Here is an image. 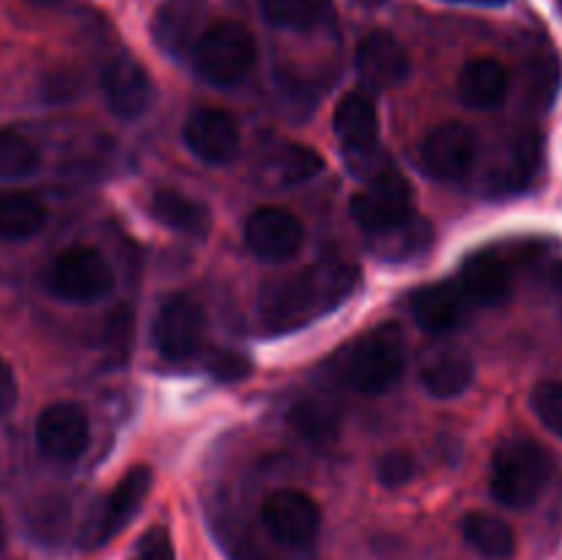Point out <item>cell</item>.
<instances>
[{
  "label": "cell",
  "mask_w": 562,
  "mask_h": 560,
  "mask_svg": "<svg viewBox=\"0 0 562 560\" xmlns=\"http://www.w3.org/2000/svg\"><path fill=\"white\" fill-rule=\"evenodd\" d=\"M357 283L360 272L355 264L340 258H318L311 267L263 285L258 296V316L272 333L305 327L349 300Z\"/></svg>",
  "instance_id": "6da1fadb"
},
{
  "label": "cell",
  "mask_w": 562,
  "mask_h": 560,
  "mask_svg": "<svg viewBox=\"0 0 562 560\" xmlns=\"http://www.w3.org/2000/svg\"><path fill=\"white\" fill-rule=\"evenodd\" d=\"M552 478V456L525 437L508 439L492 459V494L505 508L525 511L541 500Z\"/></svg>",
  "instance_id": "7a4b0ae2"
},
{
  "label": "cell",
  "mask_w": 562,
  "mask_h": 560,
  "mask_svg": "<svg viewBox=\"0 0 562 560\" xmlns=\"http://www.w3.org/2000/svg\"><path fill=\"white\" fill-rule=\"evenodd\" d=\"M406 340L395 322H384L357 338L344 355V379L366 395H382L404 373Z\"/></svg>",
  "instance_id": "3957f363"
},
{
  "label": "cell",
  "mask_w": 562,
  "mask_h": 560,
  "mask_svg": "<svg viewBox=\"0 0 562 560\" xmlns=\"http://www.w3.org/2000/svg\"><path fill=\"white\" fill-rule=\"evenodd\" d=\"M256 38L239 22H214L198 36L192 60L212 86H239L256 66Z\"/></svg>",
  "instance_id": "277c9868"
},
{
  "label": "cell",
  "mask_w": 562,
  "mask_h": 560,
  "mask_svg": "<svg viewBox=\"0 0 562 560\" xmlns=\"http://www.w3.org/2000/svg\"><path fill=\"white\" fill-rule=\"evenodd\" d=\"M351 217L368 236L404 225L415 217L412 212V187L401 170L384 165L368 179V184L351 198Z\"/></svg>",
  "instance_id": "5b68a950"
},
{
  "label": "cell",
  "mask_w": 562,
  "mask_h": 560,
  "mask_svg": "<svg viewBox=\"0 0 562 560\" xmlns=\"http://www.w3.org/2000/svg\"><path fill=\"white\" fill-rule=\"evenodd\" d=\"M47 289L66 302H99L113 291L115 278L108 258L93 247H69L47 267Z\"/></svg>",
  "instance_id": "8992f818"
},
{
  "label": "cell",
  "mask_w": 562,
  "mask_h": 560,
  "mask_svg": "<svg viewBox=\"0 0 562 560\" xmlns=\"http://www.w3.org/2000/svg\"><path fill=\"white\" fill-rule=\"evenodd\" d=\"M148 492H151V470L148 467H132L113 489H110L108 497L97 505V511L91 514V519L86 522L80 533V544L86 549L104 547L108 541H113L132 519L140 511V505L146 503Z\"/></svg>",
  "instance_id": "52a82bcc"
},
{
  "label": "cell",
  "mask_w": 562,
  "mask_h": 560,
  "mask_svg": "<svg viewBox=\"0 0 562 560\" xmlns=\"http://www.w3.org/2000/svg\"><path fill=\"white\" fill-rule=\"evenodd\" d=\"M206 335V311L190 294H173L159 307L154 322V346L165 360H190L198 355Z\"/></svg>",
  "instance_id": "ba28073f"
},
{
  "label": "cell",
  "mask_w": 562,
  "mask_h": 560,
  "mask_svg": "<svg viewBox=\"0 0 562 560\" xmlns=\"http://www.w3.org/2000/svg\"><path fill=\"white\" fill-rule=\"evenodd\" d=\"M261 519L267 530L289 547H307L322 530V511L316 500L300 489H278L261 505Z\"/></svg>",
  "instance_id": "9c48e42d"
},
{
  "label": "cell",
  "mask_w": 562,
  "mask_h": 560,
  "mask_svg": "<svg viewBox=\"0 0 562 560\" xmlns=\"http://www.w3.org/2000/svg\"><path fill=\"white\" fill-rule=\"evenodd\" d=\"M36 443L47 459L60 464L77 461L91 443V423L86 410L75 401L49 404L36 421Z\"/></svg>",
  "instance_id": "30bf717a"
},
{
  "label": "cell",
  "mask_w": 562,
  "mask_h": 560,
  "mask_svg": "<svg viewBox=\"0 0 562 560\" xmlns=\"http://www.w3.org/2000/svg\"><path fill=\"white\" fill-rule=\"evenodd\" d=\"M543 165V137L538 130H519L508 137L488 170V190L494 195H519L536 181Z\"/></svg>",
  "instance_id": "8fae6325"
},
{
  "label": "cell",
  "mask_w": 562,
  "mask_h": 560,
  "mask_svg": "<svg viewBox=\"0 0 562 560\" xmlns=\"http://www.w3.org/2000/svg\"><path fill=\"white\" fill-rule=\"evenodd\" d=\"M477 141L470 126L450 121L437 126L420 143V165L428 176L439 181L464 179L475 163Z\"/></svg>",
  "instance_id": "7c38bea8"
},
{
  "label": "cell",
  "mask_w": 562,
  "mask_h": 560,
  "mask_svg": "<svg viewBox=\"0 0 562 560\" xmlns=\"http://www.w3.org/2000/svg\"><path fill=\"white\" fill-rule=\"evenodd\" d=\"M247 247L261 261H289L305 242L302 223L280 206H263L250 214L245 228Z\"/></svg>",
  "instance_id": "4fadbf2b"
},
{
  "label": "cell",
  "mask_w": 562,
  "mask_h": 560,
  "mask_svg": "<svg viewBox=\"0 0 562 560\" xmlns=\"http://www.w3.org/2000/svg\"><path fill=\"white\" fill-rule=\"evenodd\" d=\"M456 283L472 307H494L510 296L514 275L508 258L494 250H481L461 264Z\"/></svg>",
  "instance_id": "5bb4252c"
},
{
  "label": "cell",
  "mask_w": 562,
  "mask_h": 560,
  "mask_svg": "<svg viewBox=\"0 0 562 560\" xmlns=\"http://www.w3.org/2000/svg\"><path fill=\"white\" fill-rule=\"evenodd\" d=\"M184 141L203 163L223 165L239 152V126L225 110L201 108L187 119Z\"/></svg>",
  "instance_id": "9a60e30c"
},
{
  "label": "cell",
  "mask_w": 562,
  "mask_h": 560,
  "mask_svg": "<svg viewBox=\"0 0 562 560\" xmlns=\"http://www.w3.org/2000/svg\"><path fill=\"white\" fill-rule=\"evenodd\" d=\"M333 126L340 146H344V152L351 157V163H355L357 157L368 163L371 154L376 152L379 115H376V104L371 102L368 93L362 91L346 93V97L338 102V108H335Z\"/></svg>",
  "instance_id": "2e32d148"
},
{
  "label": "cell",
  "mask_w": 562,
  "mask_h": 560,
  "mask_svg": "<svg viewBox=\"0 0 562 560\" xmlns=\"http://www.w3.org/2000/svg\"><path fill=\"white\" fill-rule=\"evenodd\" d=\"M102 88L119 119H137L151 104V80L132 55H115L102 71Z\"/></svg>",
  "instance_id": "e0dca14e"
},
{
  "label": "cell",
  "mask_w": 562,
  "mask_h": 560,
  "mask_svg": "<svg viewBox=\"0 0 562 560\" xmlns=\"http://www.w3.org/2000/svg\"><path fill=\"white\" fill-rule=\"evenodd\" d=\"M409 69V53L393 33L376 31L362 38L360 49H357V71L371 88L401 86Z\"/></svg>",
  "instance_id": "ac0fdd59"
},
{
  "label": "cell",
  "mask_w": 562,
  "mask_h": 560,
  "mask_svg": "<svg viewBox=\"0 0 562 560\" xmlns=\"http://www.w3.org/2000/svg\"><path fill=\"white\" fill-rule=\"evenodd\" d=\"M470 311V300L461 294L456 280L426 285L412 294V316L428 333H453V329L464 327Z\"/></svg>",
  "instance_id": "d6986e66"
},
{
  "label": "cell",
  "mask_w": 562,
  "mask_h": 560,
  "mask_svg": "<svg viewBox=\"0 0 562 560\" xmlns=\"http://www.w3.org/2000/svg\"><path fill=\"white\" fill-rule=\"evenodd\" d=\"M510 77L497 58H472L459 75V99L472 110H494L508 99Z\"/></svg>",
  "instance_id": "ffe728a7"
},
{
  "label": "cell",
  "mask_w": 562,
  "mask_h": 560,
  "mask_svg": "<svg viewBox=\"0 0 562 560\" xmlns=\"http://www.w3.org/2000/svg\"><path fill=\"white\" fill-rule=\"evenodd\" d=\"M475 377V366L470 357L459 349L439 351V355L428 357L420 368V382L434 399H456L464 393Z\"/></svg>",
  "instance_id": "44dd1931"
},
{
  "label": "cell",
  "mask_w": 562,
  "mask_h": 560,
  "mask_svg": "<svg viewBox=\"0 0 562 560\" xmlns=\"http://www.w3.org/2000/svg\"><path fill=\"white\" fill-rule=\"evenodd\" d=\"M47 223V209L36 195L22 190H0V239L25 242Z\"/></svg>",
  "instance_id": "7402d4cb"
},
{
  "label": "cell",
  "mask_w": 562,
  "mask_h": 560,
  "mask_svg": "<svg viewBox=\"0 0 562 560\" xmlns=\"http://www.w3.org/2000/svg\"><path fill=\"white\" fill-rule=\"evenodd\" d=\"M151 214L168 228L190 236H203L212 225V214L198 198L184 195L181 190H157L151 198Z\"/></svg>",
  "instance_id": "603a6c76"
},
{
  "label": "cell",
  "mask_w": 562,
  "mask_h": 560,
  "mask_svg": "<svg viewBox=\"0 0 562 560\" xmlns=\"http://www.w3.org/2000/svg\"><path fill=\"white\" fill-rule=\"evenodd\" d=\"M322 168H324L322 154H318L316 148L302 146V143H285V146L274 148V152L269 154L261 173L269 184L294 187V184H302V181L313 179Z\"/></svg>",
  "instance_id": "cb8c5ba5"
},
{
  "label": "cell",
  "mask_w": 562,
  "mask_h": 560,
  "mask_svg": "<svg viewBox=\"0 0 562 560\" xmlns=\"http://www.w3.org/2000/svg\"><path fill=\"white\" fill-rule=\"evenodd\" d=\"M461 533H464L467 544L483 558L505 560L516 552V536L499 516L483 514V511H472L461 519Z\"/></svg>",
  "instance_id": "d4e9b609"
},
{
  "label": "cell",
  "mask_w": 562,
  "mask_h": 560,
  "mask_svg": "<svg viewBox=\"0 0 562 560\" xmlns=\"http://www.w3.org/2000/svg\"><path fill=\"white\" fill-rule=\"evenodd\" d=\"M198 22V5L192 0H170L154 20V36L168 53H181L190 44L192 27Z\"/></svg>",
  "instance_id": "484cf974"
},
{
  "label": "cell",
  "mask_w": 562,
  "mask_h": 560,
  "mask_svg": "<svg viewBox=\"0 0 562 560\" xmlns=\"http://www.w3.org/2000/svg\"><path fill=\"white\" fill-rule=\"evenodd\" d=\"M258 3L267 22L285 31H311L329 14V0H258Z\"/></svg>",
  "instance_id": "4316f807"
},
{
  "label": "cell",
  "mask_w": 562,
  "mask_h": 560,
  "mask_svg": "<svg viewBox=\"0 0 562 560\" xmlns=\"http://www.w3.org/2000/svg\"><path fill=\"white\" fill-rule=\"evenodd\" d=\"M42 154L25 132L5 126L0 130V179H27L38 170Z\"/></svg>",
  "instance_id": "83f0119b"
},
{
  "label": "cell",
  "mask_w": 562,
  "mask_h": 560,
  "mask_svg": "<svg viewBox=\"0 0 562 560\" xmlns=\"http://www.w3.org/2000/svg\"><path fill=\"white\" fill-rule=\"evenodd\" d=\"M371 239V247L384 258H404V256H415L420 253L423 247H428L431 242V231L423 220L412 217L406 220L404 225H395V228L382 231V234L368 236Z\"/></svg>",
  "instance_id": "f1b7e54d"
},
{
  "label": "cell",
  "mask_w": 562,
  "mask_h": 560,
  "mask_svg": "<svg viewBox=\"0 0 562 560\" xmlns=\"http://www.w3.org/2000/svg\"><path fill=\"white\" fill-rule=\"evenodd\" d=\"M291 423L302 437L313 439V443H324V439L335 437V417L327 406L316 404V401H300L291 410Z\"/></svg>",
  "instance_id": "f546056e"
},
{
  "label": "cell",
  "mask_w": 562,
  "mask_h": 560,
  "mask_svg": "<svg viewBox=\"0 0 562 560\" xmlns=\"http://www.w3.org/2000/svg\"><path fill=\"white\" fill-rule=\"evenodd\" d=\"M132 311L130 307H119L113 316L108 318V329H104V349H108L110 360L113 362H124L130 357V346H132Z\"/></svg>",
  "instance_id": "4dcf8cb0"
},
{
  "label": "cell",
  "mask_w": 562,
  "mask_h": 560,
  "mask_svg": "<svg viewBox=\"0 0 562 560\" xmlns=\"http://www.w3.org/2000/svg\"><path fill=\"white\" fill-rule=\"evenodd\" d=\"M558 82H560L558 55H538V58L532 60V71H530V97L536 99L541 108H547L549 99L558 93Z\"/></svg>",
  "instance_id": "1f68e13d"
},
{
  "label": "cell",
  "mask_w": 562,
  "mask_h": 560,
  "mask_svg": "<svg viewBox=\"0 0 562 560\" xmlns=\"http://www.w3.org/2000/svg\"><path fill=\"white\" fill-rule=\"evenodd\" d=\"M532 410L543 426L562 437V382H543L532 393Z\"/></svg>",
  "instance_id": "d6a6232c"
},
{
  "label": "cell",
  "mask_w": 562,
  "mask_h": 560,
  "mask_svg": "<svg viewBox=\"0 0 562 560\" xmlns=\"http://www.w3.org/2000/svg\"><path fill=\"white\" fill-rule=\"evenodd\" d=\"M376 472H379V481H382L384 486L398 489L404 486V483H409L412 475H415V459H412L409 453H401V450H395V453H384L382 459H379Z\"/></svg>",
  "instance_id": "836d02e7"
},
{
  "label": "cell",
  "mask_w": 562,
  "mask_h": 560,
  "mask_svg": "<svg viewBox=\"0 0 562 560\" xmlns=\"http://www.w3.org/2000/svg\"><path fill=\"white\" fill-rule=\"evenodd\" d=\"M209 371L217 379H223V382H239V379L250 377L252 366L247 357L236 355V351H214L209 357Z\"/></svg>",
  "instance_id": "e575fe53"
},
{
  "label": "cell",
  "mask_w": 562,
  "mask_h": 560,
  "mask_svg": "<svg viewBox=\"0 0 562 560\" xmlns=\"http://www.w3.org/2000/svg\"><path fill=\"white\" fill-rule=\"evenodd\" d=\"M135 560H173V547H170V538L162 527H154L151 533H146L137 547Z\"/></svg>",
  "instance_id": "d590c367"
},
{
  "label": "cell",
  "mask_w": 562,
  "mask_h": 560,
  "mask_svg": "<svg viewBox=\"0 0 562 560\" xmlns=\"http://www.w3.org/2000/svg\"><path fill=\"white\" fill-rule=\"evenodd\" d=\"M16 404V379L11 368L0 360V417Z\"/></svg>",
  "instance_id": "8d00e7d4"
},
{
  "label": "cell",
  "mask_w": 562,
  "mask_h": 560,
  "mask_svg": "<svg viewBox=\"0 0 562 560\" xmlns=\"http://www.w3.org/2000/svg\"><path fill=\"white\" fill-rule=\"evenodd\" d=\"M552 283L558 285V289H562V264H558V267L552 269Z\"/></svg>",
  "instance_id": "74e56055"
},
{
  "label": "cell",
  "mask_w": 562,
  "mask_h": 560,
  "mask_svg": "<svg viewBox=\"0 0 562 560\" xmlns=\"http://www.w3.org/2000/svg\"><path fill=\"white\" fill-rule=\"evenodd\" d=\"M27 3H33V5H44V9H47V5H58L60 0H27Z\"/></svg>",
  "instance_id": "f35d334b"
},
{
  "label": "cell",
  "mask_w": 562,
  "mask_h": 560,
  "mask_svg": "<svg viewBox=\"0 0 562 560\" xmlns=\"http://www.w3.org/2000/svg\"><path fill=\"white\" fill-rule=\"evenodd\" d=\"M475 3H503V0H475Z\"/></svg>",
  "instance_id": "ab89813d"
},
{
  "label": "cell",
  "mask_w": 562,
  "mask_h": 560,
  "mask_svg": "<svg viewBox=\"0 0 562 560\" xmlns=\"http://www.w3.org/2000/svg\"><path fill=\"white\" fill-rule=\"evenodd\" d=\"M560 9H562V0H560Z\"/></svg>",
  "instance_id": "60d3db41"
}]
</instances>
